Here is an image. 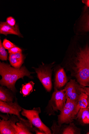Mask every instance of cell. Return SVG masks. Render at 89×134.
Masks as SVG:
<instances>
[{
  "mask_svg": "<svg viewBox=\"0 0 89 134\" xmlns=\"http://www.w3.org/2000/svg\"><path fill=\"white\" fill-rule=\"evenodd\" d=\"M32 73L25 66L16 68L11 67L9 64L1 62L0 75L2 79L0 81V83L2 86H6L15 92L16 91L15 84L17 81L20 79H23L25 76L32 78L31 76Z\"/></svg>",
  "mask_w": 89,
  "mask_h": 134,
  "instance_id": "1",
  "label": "cell"
},
{
  "mask_svg": "<svg viewBox=\"0 0 89 134\" xmlns=\"http://www.w3.org/2000/svg\"><path fill=\"white\" fill-rule=\"evenodd\" d=\"M9 60L11 65L14 68H21L23 63L20 62L16 58L15 54H10Z\"/></svg>",
  "mask_w": 89,
  "mask_h": 134,
  "instance_id": "20",
  "label": "cell"
},
{
  "mask_svg": "<svg viewBox=\"0 0 89 134\" xmlns=\"http://www.w3.org/2000/svg\"><path fill=\"white\" fill-rule=\"evenodd\" d=\"M22 108L19 104L16 98L14 102H6L0 100V111L4 113L14 115L21 118L20 113Z\"/></svg>",
  "mask_w": 89,
  "mask_h": 134,
  "instance_id": "9",
  "label": "cell"
},
{
  "mask_svg": "<svg viewBox=\"0 0 89 134\" xmlns=\"http://www.w3.org/2000/svg\"><path fill=\"white\" fill-rule=\"evenodd\" d=\"M34 84L33 82L31 81L25 85H22L20 93L23 97L29 95L33 91Z\"/></svg>",
  "mask_w": 89,
  "mask_h": 134,
  "instance_id": "18",
  "label": "cell"
},
{
  "mask_svg": "<svg viewBox=\"0 0 89 134\" xmlns=\"http://www.w3.org/2000/svg\"><path fill=\"white\" fill-rule=\"evenodd\" d=\"M87 134H89V132H87Z\"/></svg>",
  "mask_w": 89,
  "mask_h": 134,
  "instance_id": "29",
  "label": "cell"
},
{
  "mask_svg": "<svg viewBox=\"0 0 89 134\" xmlns=\"http://www.w3.org/2000/svg\"><path fill=\"white\" fill-rule=\"evenodd\" d=\"M14 97L8 90L3 86L0 87V100L6 102H13Z\"/></svg>",
  "mask_w": 89,
  "mask_h": 134,
  "instance_id": "17",
  "label": "cell"
},
{
  "mask_svg": "<svg viewBox=\"0 0 89 134\" xmlns=\"http://www.w3.org/2000/svg\"><path fill=\"white\" fill-rule=\"evenodd\" d=\"M73 74L82 86L89 87V66L76 54L74 58Z\"/></svg>",
  "mask_w": 89,
  "mask_h": 134,
  "instance_id": "2",
  "label": "cell"
},
{
  "mask_svg": "<svg viewBox=\"0 0 89 134\" xmlns=\"http://www.w3.org/2000/svg\"><path fill=\"white\" fill-rule=\"evenodd\" d=\"M82 87L84 92L87 95H89V87Z\"/></svg>",
  "mask_w": 89,
  "mask_h": 134,
  "instance_id": "26",
  "label": "cell"
},
{
  "mask_svg": "<svg viewBox=\"0 0 89 134\" xmlns=\"http://www.w3.org/2000/svg\"><path fill=\"white\" fill-rule=\"evenodd\" d=\"M35 70L38 79L47 91L50 92L52 88V72L51 69L48 67H42L36 68Z\"/></svg>",
  "mask_w": 89,
  "mask_h": 134,
  "instance_id": "8",
  "label": "cell"
},
{
  "mask_svg": "<svg viewBox=\"0 0 89 134\" xmlns=\"http://www.w3.org/2000/svg\"><path fill=\"white\" fill-rule=\"evenodd\" d=\"M67 78L64 69H59L57 72L55 76V88L57 89L64 86L67 82Z\"/></svg>",
  "mask_w": 89,
  "mask_h": 134,
  "instance_id": "14",
  "label": "cell"
},
{
  "mask_svg": "<svg viewBox=\"0 0 89 134\" xmlns=\"http://www.w3.org/2000/svg\"><path fill=\"white\" fill-rule=\"evenodd\" d=\"M51 129L53 134H81L80 129L76 126L73 122L69 125L59 126L56 123H54Z\"/></svg>",
  "mask_w": 89,
  "mask_h": 134,
  "instance_id": "10",
  "label": "cell"
},
{
  "mask_svg": "<svg viewBox=\"0 0 89 134\" xmlns=\"http://www.w3.org/2000/svg\"><path fill=\"white\" fill-rule=\"evenodd\" d=\"M80 108L77 103L67 98L65 105L60 115H58V125L69 124L73 122Z\"/></svg>",
  "mask_w": 89,
  "mask_h": 134,
  "instance_id": "3",
  "label": "cell"
},
{
  "mask_svg": "<svg viewBox=\"0 0 89 134\" xmlns=\"http://www.w3.org/2000/svg\"><path fill=\"white\" fill-rule=\"evenodd\" d=\"M82 2L86 5V7L89 8V0H83Z\"/></svg>",
  "mask_w": 89,
  "mask_h": 134,
  "instance_id": "27",
  "label": "cell"
},
{
  "mask_svg": "<svg viewBox=\"0 0 89 134\" xmlns=\"http://www.w3.org/2000/svg\"><path fill=\"white\" fill-rule=\"evenodd\" d=\"M79 30L81 35L89 34V8L84 7L80 19Z\"/></svg>",
  "mask_w": 89,
  "mask_h": 134,
  "instance_id": "12",
  "label": "cell"
},
{
  "mask_svg": "<svg viewBox=\"0 0 89 134\" xmlns=\"http://www.w3.org/2000/svg\"><path fill=\"white\" fill-rule=\"evenodd\" d=\"M67 99L77 103L82 92H84L82 86H80L75 80H71L68 83L64 89Z\"/></svg>",
  "mask_w": 89,
  "mask_h": 134,
  "instance_id": "7",
  "label": "cell"
},
{
  "mask_svg": "<svg viewBox=\"0 0 89 134\" xmlns=\"http://www.w3.org/2000/svg\"><path fill=\"white\" fill-rule=\"evenodd\" d=\"M0 34L6 36L9 34H13L23 37L17 24H16L14 26H11L6 22H1L0 23Z\"/></svg>",
  "mask_w": 89,
  "mask_h": 134,
  "instance_id": "13",
  "label": "cell"
},
{
  "mask_svg": "<svg viewBox=\"0 0 89 134\" xmlns=\"http://www.w3.org/2000/svg\"><path fill=\"white\" fill-rule=\"evenodd\" d=\"M3 44L5 48L8 50L13 47L16 46L13 43L6 39L4 40Z\"/></svg>",
  "mask_w": 89,
  "mask_h": 134,
  "instance_id": "22",
  "label": "cell"
},
{
  "mask_svg": "<svg viewBox=\"0 0 89 134\" xmlns=\"http://www.w3.org/2000/svg\"><path fill=\"white\" fill-rule=\"evenodd\" d=\"M88 95L84 92H82L77 102V104L80 109L87 108L88 105Z\"/></svg>",
  "mask_w": 89,
  "mask_h": 134,
  "instance_id": "19",
  "label": "cell"
},
{
  "mask_svg": "<svg viewBox=\"0 0 89 134\" xmlns=\"http://www.w3.org/2000/svg\"><path fill=\"white\" fill-rule=\"evenodd\" d=\"M75 118L83 124H89V109H80Z\"/></svg>",
  "mask_w": 89,
  "mask_h": 134,
  "instance_id": "15",
  "label": "cell"
},
{
  "mask_svg": "<svg viewBox=\"0 0 89 134\" xmlns=\"http://www.w3.org/2000/svg\"><path fill=\"white\" fill-rule=\"evenodd\" d=\"M22 52V50L19 47L15 46L8 50V53L10 54H15L19 52Z\"/></svg>",
  "mask_w": 89,
  "mask_h": 134,
  "instance_id": "23",
  "label": "cell"
},
{
  "mask_svg": "<svg viewBox=\"0 0 89 134\" xmlns=\"http://www.w3.org/2000/svg\"><path fill=\"white\" fill-rule=\"evenodd\" d=\"M8 53L0 40V59L2 60H7L8 59Z\"/></svg>",
  "mask_w": 89,
  "mask_h": 134,
  "instance_id": "21",
  "label": "cell"
},
{
  "mask_svg": "<svg viewBox=\"0 0 89 134\" xmlns=\"http://www.w3.org/2000/svg\"><path fill=\"white\" fill-rule=\"evenodd\" d=\"M87 101L88 102V105L87 108L89 109V95H88L87 97Z\"/></svg>",
  "mask_w": 89,
  "mask_h": 134,
  "instance_id": "28",
  "label": "cell"
},
{
  "mask_svg": "<svg viewBox=\"0 0 89 134\" xmlns=\"http://www.w3.org/2000/svg\"><path fill=\"white\" fill-rule=\"evenodd\" d=\"M19 121L16 124L17 134H33L38 129L33 127L31 121L29 120H26L19 118Z\"/></svg>",
  "mask_w": 89,
  "mask_h": 134,
  "instance_id": "11",
  "label": "cell"
},
{
  "mask_svg": "<svg viewBox=\"0 0 89 134\" xmlns=\"http://www.w3.org/2000/svg\"><path fill=\"white\" fill-rule=\"evenodd\" d=\"M16 58L21 62L23 63V56L22 52L15 54Z\"/></svg>",
  "mask_w": 89,
  "mask_h": 134,
  "instance_id": "25",
  "label": "cell"
},
{
  "mask_svg": "<svg viewBox=\"0 0 89 134\" xmlns=\"http://www.w3.org/2000/svg\"><path fill=\"white\" fill-rule=\"evenodd\" d=\"M76 54L83 59L89 66V44L86 43L83 46L80 47Z\"/></svg>",
  "mask_w": 89,
  "mask_h": 134,
  "instance_id": "16",
  "label": "cell"
},
{
  "mask_svg": "<svg viewBox=\"0 0 89 134\" xmlns=\"http://www.w3.org/2000/svg\"><path fill=\"white\" fill-rule=\"evenodd\" d=\"M67 100L65 90L59 91L55 88V91L47 107L49 115H55L56 112L58 111H61L65 105Z\"/></svg>",
  "mask_w": 89,
  "mask_h": 134,
  "instance_id": "4",
  "label": "cell"
},
{
  "mask_svg": "<svg viewBox=\"0 0 89 134\" xmlns=\"http://www.w3.org/2000/svg\"><path fill=\"white\" fill-rule=\"evenodd\" d=\"M1 115L2 119L0 120V134H17L16 123L19 118L14 115Z\"/></svg>",
  "mask_w": 89,
  "mask_h": 134,
  "instance_id": "6",
  "label": "cell"
},
{
  "mask_svg": "<svg viewBox=\"0 0 89 134\" xmlns=\"http://www.w3.org/2000/svg\"><path fill=\"white\" fill-rule=\"evenodd\" d=\"M6 22L9 25L11 26H14L16 25V20L15 19L11 16H9L6 19Z\"/></svg>",
  "mask_w": 89,
  "mask_h": 134,
  "instance_id": "24",
  "label": "cell"
},
{
  "mask_svg": "<svg viewBox=\"0 0 89 134\" xmlns=\"http://www.w3.org/2000/svg\"><path fill=\"white\" fill-rule=\"evenodd\" d=\"M40 107L34 108L32 110L22 108L21 115L29 120L33 125L46 134H52L51 131L43 122L39 116L41 113Z\"/></svg>",
  "mask_w": 89,
  "mask_h": 134,
  "instance_id": "5",
  "label": "cell"
}]
</instances>
